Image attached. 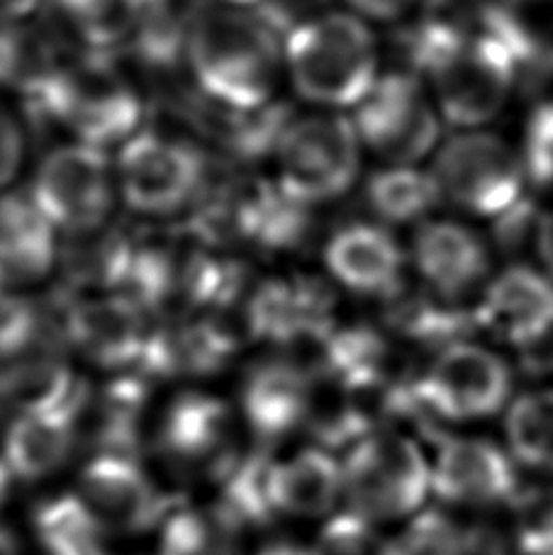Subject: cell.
Returning <instances> with one entry per match:
<instances>
[{
	"label": "cell",
	"mask_w": 553,
	"mask_h": 555,
	"mask_svg": "<svg viewBox=\"0 0 553 555\" xmlns=\"http://www.w3.org/2000/svg\"><path fill=\"white\" fill-rule=\"evenodd\" d=\"M318 375L308 365L279 356L246 373L242 416L263 443H273L310 422Z\"/></svg>",
	"instance_id": "obj_20"
},
{
	"label": "cell",
	"mask_w": 553,
	"mask_h": 555,
	"mask_svg": "<svg viewBox=\"0 0 553 555\" xmlns=\"http://www.w3.org/2000/svg\"><path fill=\"white\" fill-rule=\"evenodd\" d=\"M285 72L308 103L357 107L378 81V44L363 17L320 13L285 39Z\"/></svg>",
	"instance_id": "obj_4"
},
{
	"label": "cell",
	"mask_w": 553,
	"mask_h": 555,
	"mask_svg": "<svg viewBox=\"0 0 553 555\" xmlns=\"http://www.w3.org/2000/svg\"><path fill=\"white\" fill-rule=\"evenodd\" d=\"M466 529L449 514L422 509L408 519L402 533L390 541V555H463Z\"/></svg>",
	"instance_id": "obj_31"
},
{
	"label": "cell",
	"mask_w": 553,
	"mask_h": 555,
	"mask_svg": "<svg viewBox=\"0 0 553 555\" xmlns=\"http://www.w3.org/2000/svg\"><path fill=\"white\" fill-rule=\"evenodd\" d=\"M434 494L466 509H496L519 498L517 461L507 449L478 436L439 434L432 455Z\"/></svg>",
	"instance_id": "obj_14"
},
{
	"label": "cell",
	"mask_w": 553,
	"mask_h": 555,
	"mask_svg": "<svg viewBox=\"0 0 553 555\" xmlns=\"http://www.w3.org/2000/svg\"><path fill=\"white\" fill-rule=\"evenodd\" d=\"M502 8L517 10V13H546L553 0H496Z\"/></svg>",
	"instance_id": "obj_41"
},
{
	"label": "cell",
	"mask_w": 553,
	"mask_h": 555,
	"mask_svg": "<svg viewBox=\"0 0 553 555\" xmlns=\"http://www.w3.org/2000/svg\"><path fill=\"white\" fill-rule=\"evenodd\" d=\"M314 232V205L285 191L279 181L266 178L259 207H256L249 244L259 251H298Z\"/></svg>",
	"instance_id": "obj_28"
},
{
	"label": "cell",
	"mask_w": 553,
	"mask_h": 555,
	"mask_svg": "<svg viewBox=\"0 0 553 555\" xmlns=\"http://www.w3.org/2000/svg\"><path fill=\"white\" fill-rule=\"evenodd\" d=\"M519 152L531 191L553 195V95L541 98L529 111Z\"/></svg>",
	"instance_id": "obj_32"
},
{
	"label": "cell",
	"mask_w": 553,
	"mask_h": 555,
	"mask_svg": "<svg viewBox=\"0 0 553 555\" xmlns=\"http://www.w3.org/2000/svg\"><path fill=\"white\" fill-rule=\"evenodd\" d=\"M156 451L181 478L220 485L244 455L236 414L215 395L185 392L164 412Z\"/></svg>",
	"instance_id": "obj_12"
},
{
	"label": "cell",
	"mask_w": 553,
	"mask_h": 555,
	"mask_svg": "<svg viewBox=\"0 0 553 555\" xmlns=\"http://www.w3.org/2000/svg\"><path fill=\"white\" fill-rule=\"evenodd\" d=\"M512 402V371L498 351L473 339L432 356L414 375L410 420L439 436L441 424L496 416Z\"/></svg>",
	"instance_id": "obj_5"
},
{
	"label": "cell",
	"mask_w": 553,
	"mask_h": 555,
	"mask_svg": "<svg viewBox=\"0 0 553 555\" xmlns=\"http://www.w3.org/2000/svg\"><path fill=\"white\" fill-rule=\"evenodd\" d=\"M227 5H236V8H256V5H261L263 0H224Z\"/></svg>",
	"instance_id": "obj_43"
},
{
	"label": "cell",
	"mask_w": 553,
	"mask_h": 555,
	"mask_svg": "<svg viewBox=\"0 0 553 555\" xmlns=\"http://www.w3.org/2000/svg\"><path fill=\"white\" fill-rule=\"evenodd\" d=\"M74 42L88 52H113L130 47L140 0H44Z\"/></svg>",
	"instance_id": "obj_26"
},
{
	"label": "cell",
	"mask_w": 553,
	"mask_h": 555,
	"mask_svg": "<svg viewBox=\"0 0 553 555\" xmlns=\"http://www.w3.org/2000/svg\"><path fill=\"white\" fill-rule=\"evenodd\" d=\"M146 95L134 86L113 52H81L59 76L52 91L23 103L35 134L52 130L98 149L123 146L144 130Z\"/></svg>",
	"instance_id": "obj_2"
},
{
	"label": "cell",
	"mask_w": 553,
	"mask_h": 555,
	"mask_svg": "<svg viewBox=\"0 0 553 555\" xmlns=\"http://www.w3.org/2000/svg\"><path fill=\"white\" fill-rule=\"evenodd\" d=\"M273 502L279 517L330 519L344 504L342 455L308 446L273 463Z\"/></svg>",
	"instance_id": "obj_25"
},
{
	"label": "cell",
	"mask_w": 553,
	"mask_h": 555,
	"mask_svg": "<svg viewBox=\"0 0 553 555\" xmlns=\"http://www.w3.org/2000/svg\"><path fill=\"white\" fill-rule=\"evenodd\" d=\"M366 203L383 222L412 224L427 220L443 197L432 168L390 164L366 181Z\"/></svg>",
	"instance_id": "obj_27"
},
{
	"label": "cell",
	"mask_w": 553,
	"mask_h": 555,
	"mask_svg": "<svg viewBox=\"0 0 553 555\" xmlns=\"http://www.w3.org/2000/svg\"><path fill=\"white\" fill-rule=\"evenodd\" d=\"M256 555H314V551L308 546H300V543L295 541H273Z\"/></svg>",
	"instance_id": "obj_40"
},
{
	"label": "cell",
	"mask_w": 553,
	"mask_h": 555,
	"mask_svg": "<svg viewBox=\"0 0 553 555\" xmlns=\"http://www.w3.org/2000/svg\"><path fill=\"white\" fill-rule=\"evenodd\" d=\"M213 171L201 142L159 127H144L120 146L117 191L132 212L169 217L191 210Z\"/></svg>",
	"instance_id": "obj_8"
},
{
	"label": "cell",
	"mask_w": 553,
	"mask_h": 555,
	"mask_svg": "<svg viewBox=\"0 0 553 555\" xmlns=\"http://www.w3.org/2000/svg\"><path fill=\"white\" fill-rule=\"evenodd\" d=\"M74 402L66 408L13 414V420L5 424L3 449H0V459L8 465L13 480H44L62 470L74 451H78Z\"/></svg>",
	"instance_id": "obj_22"
},
{
	"label": "cell",
	"mask_w": 553,
	"mask_h": 555,
	"mask_svg": "<svg viewBox=\"0 0 553 555\" xmlns=\"http://www.w3.org/2000/svg\"><path fill=\"white\" fill-rule=\"evenodd\" d=\"M404 72L429 86L443 122L480 130L522 91L517 56L478 20L424 13L395 37Z\"/></svg>",
	"instance_id": "obj_1"
},
{
	"label": "cell",
	"mask_w": 553,
	"mask_h": 555,
	"mask_svg": "<svg viewBox=\"0 0 553 555\" xmlns=\"http://www.w3.org/2000/svg\"><path fill=\"white\" fill-rule=\"evenodd\" d=\"M432 173L443 203L488 222L535 193L519 146L486 127L443 139L434 152Z\"/></svg>",
	"instance_id": "obj_7"
},
{
	"label": "cell",
	"mask_w": 553,
	"mask_h": 555,
	"mask_svg": "<svg viewBox=\"0 0 553 555\" xmlns=\"http://www.w3.org/2000/svg\"><path fill=\"white\" fill-rule=\"evenodd\" d=\"M244 533L217 504L173 509L162 524L159 555H242Z\"/></svg>",
	"instance_id": "obj_29"
},
{
	"label": "cell",
	"mask_w": 553,
	"mask_h": 555,
	"mask_svg": "<svg viewBox=\"0 0 553 555\" xmlns=\"http://www.w3.org/2000/svg\"><path fill=\"white\" fill-rule=\"evenodd\" d=\"M59 263L56 227L29 191L0 195V273L20 291L44 281Z\"/></svg>",
	"instance_id": "obj_23"
},
{
	"label": "cell",
	"mask_w": 553,
	"mask_h": 555,
	"mask_svg": "<svg viewBox=\"0 0 553 555\" xmlns=\"http://www.w3.org/2000/svg\"><path fill=\"white\" fill-rule=\"evenodd\" d=\"M150 402V378L140 371L111 373L101 385L81 383L74 402L78 449L88 459L132 455L140 446L142 416Z\"/></svg>",
	"instance_id": "obj_19"
},
{
	"label": "cell",
	"mask_w": 553,
	"mask_h": 555,
	"mask_svg": "<svg viewBox=\"0 0 553 555\" xmlns=\"http://www.w3.org/2000/svg\"><path fill=\"white\" fill-rule=\"evenodd\" d=\"M344 504L373 524L417 517L434 494L432 459L395 429H381L342 455Z\"/></svg>",
	"instance_id": "obj_6"
},
{
	"label": "cell",
	"mask_w": 553,
	"mask_h": 555,
	"mask_svg": "<svg viewBox=\"0 0 553 555\" xmlns=\"http://www.w3.org/2000/svg\"><path fill=\"white\" fill-rule=\"evenodd\" d=\"M3 546H5V541H3V539H0V555H3Z\"/></svg>",
	"instance_id": "obj_45"
},
{
	"label": "cell",
	"mask_w": 553,
	"mask_h": 555,
	"mask_svg": "<svg viewBox=\"0 0 553 555\" xmlns=\"http://www.w3.org/2000/svg\"><path fill=\"white\" fill-rule=\"evenodd\" d=\"M25 156V127L0 103V191L13 183Z\"/></svg>",
	"instance_id": "obj_35"
},
{
	"label": "cell",
	"mask_w": 553,
	"mask_h": 555,
	"mask_svg": "<svg viewBox=\"0 0 553 555\" xmlns=\"http://www.w3.org/2000/svg\"><path fill=\"white\" fill-rule=\"evenodd\" d=\"M410 261L424 287L456 302L480 295L492 278V249L486 236L459 220L420 222Z\"/></svg>",
	"instance_id": "obj_18"
},
{
	"label": "cell",
	"mask_w": 553,
	"mask_h": 555,
	"mask_svg": "<svg viewBox=\"0 0 553 555\" xmlns=\"http://www.w3.org/2000/svg\"><path fill=\"white\" fill-rule=\"evenodd\" d=\"M422 3L424 0H347L353 15L373 20V23H395Z\"/></svg>",
	"instance_id": "obj_36"
},
{
	"label": "cell",
	"mask_w": 553,
	"mask_h": 555,
	"mask_svg": "<svg viewBox=\"0 0 553 555\" xmlns=\"http://www.w3.org/2000/svg\"><path fill=\"white\" fill-rule=\"evenodd\" d=\"M76 498L105 537H134L156 529L173 512L159 482L132 455L88 459L78 475Z\"/></svg>",
	"instance_id": "obj_13"
},
{
	"label": "cell",
	"mask_w": 553,
	"mask_h": 555,
	"mask_svg": "<svg viewBox=\"0 0 553 555\" xmlns=\"http://www.w3.org/2000/svg\"><path fill=\"white\" fill-rule=\"evenodd\" d=\"M441 120L427 83L404 68L378 76L353 115L361 144L388 164L402 166L420 164L437 152Z\"/></svg>",
	"instance_id": "obj_10"
},
{
	"label": "cell",
	"mask_w": 553,
	"mask_h": 555,
	"mask_svg": "<svg viewBox=\"0 0 553 555\" xmlns=\"http://www.w3.org/2000/svg\"><path fill=\"white\" fill-rule=\"evenodd\" d=\"M3 555H81V553H76L74 548L64 546V543L54 541L52 537H47V533L29 529L25 539L13 541V543L5 541Z\"/></svg>",
	"instance_id": "obj_37"
},
{
	"label": "cell",
	"mask_w": 553,
	"mask_h": 555,
	"mask_svg": "<svg viewBox=\"0 0 553 555\" xmlns=\"http://www.w3.org/2000/svg\"><path fill=\"white\" fill-rule=\"evenodd\" d=\"M188 68L217 101L259 107L275 101L285 68V37L259 8L213 5L193 35Z\"/></svg>",
	"instance_id": "obj_3"
},
{
	"label": "cell",
	"mask_w": 553,
	"mask_h": 555,
	"mask_svg": "<svg viewBox=\"0 0 553 555\" xmlns=\"http://www.w3.org/2000/svg\"><path fill=\"white\" fill-rule=\"evenodd\" d=\"M408 259L388 227L371 222L342 227L324 246V263L334 281L383 300L404 285Z\"/></svg>",
	"instance_id": "obj_21"
},
{
	"label": "cell",
	"mask_w": 553,
	"mask_h": 555,
	"mask_svg": "<svg viewBox=\"0 0 553 555\" xmlns=\"http://www.w3.org/2000/svg\"><path fill=\"white\" fill-rule=\"evenodd\" d=\"M81 52L86 49L42 3L37 13L0 27V88L20 103L44 98Z\"/></svg>",
	"instance_id": "obj_17"
},
{
	"label": "cell",
	"mask_w": 553,
	"mask_h": 555,
	"mask_svg": "<svg viewBox=\"0 0 553 555\" xmlns=\"http://www.w3.org/2000/svg\"><path fill=\"white\" fill-rule=\"evenodd\" d=\"M539 351H544V353H546V363H549V371L553 373V339H551V341H549V344L544 346V349H539ZM539 351H537V353H539Z\"/></svg>",
	"instance_id": "obj_44"
},
{
	"label": "cell",
	"mask_w": 553,
	"mask_h": 555,
	"mask_svg": "<svg viewBox=\"0 0 553 555\" xmlns=\"http://www.w3.org/2000/svg\"><path fill=\"white\" fill-rule=\"evenodd\" d=\"M531 251L537 256L539 269H544L553 278V205L541 210Z\"/></svg>",
	"instance_id": "obj_38"
},
{
	"label": "cell",
	"mask_w": 553,
	"mask_h": 555,
	"mask_svg": "<svg viewBox=\"0 0 553 555\" xmlns=\"http://www.w3.org/2000/svg\"><path fill=\"white\" fill-rule=\"evenodd\" d=\"M505 439L517 465L553 473V388L525 392L507 404Z\"/></svg>",
	"instance_id": "obj_30"
},
{
	"label": "cell",
	"mask_w": 553,
	"mask_h": 555,
	"mask_svg": "<svg viewBox=\"0 0 553 555\" xmlns=\"http://www.w3.org/2000/svg\"><path fill=\"white\" fill-rule=\"evenodd\" d=\"M312 551L314 555H390V541L378 537V524L347 507L324 519Z\"/></svg>",
	"instance_id": "obj_33"
},
{
	"label": "cell",
	"mask_w": 553,
	"mask_h": 555,
	"mask_svg": "<svg viewBox=\"0 0 553 555\" xmlns=\"http://www.w3.org/2000/svg\"><path fill=\"white\" fill-rule=\"evenodd\" d=\"M62 305L66 341L74 351L107 373L140 371L154 326L152 317L120 295L56 297Z\"/></svg>",
	"instance_id": "obj_16"
},
{
	"label": "cell",
	"mask_w": 553,
	"mask_h": 555,
	"mask_svg": "<svg viewBox=\"0 0 553 555\" xmlns=\"http://www.w3.org/2000/svg\"><path fill=\"white\" fill-rule=\"evenodd\" d=\"M478 330L512 349L531 351L553 339V278L529 263H510L492 273L476 297Z\"/></svg>",
	"instance_id": "obj_15"
},
{
	"label": "cell",
	"mask_w": 553,
	"mask_h": 555,
	"mask_svg": "<svg viewBox=\"0 0 553 555\" xmlns=\"http://www.w3.org/2000/svg\"><path fill=\"white\" fill-rule=\"evenodd\" d=\"M44 0H0V27L37 13Z\"/></svg>",
	"instance_id": "obj_39"
},
{
	"label": "cell",
	"mask_w": 553,
	"mask_h": 555,
	"mask_svg": "<svg viewBox=\"0 0 553 555\" xmlns=\"http://www.w3.org/2000/svg\"><path fill=\"white\" fill-rule=\"evenodd\" d=\"M10 488H13V475H10L3 459H0V512L5 509V504L10 500Z\"/></svg>",
	"instance_id": "obj_42"
},
{
	"label": "cell",
	"mask_w": 553,
	"mask_h": 555,
	"mask_svg": "<svg viewBox=\"0 0 553 555\" xmlns=\"http://www.w3.org/2000/svg\"><path fill=\"white\" fill-rule=\"evenodd\" d=\"M210 8L213 0H140L127 52L146 74L176 76L188 66L193 35Z\"/></svg>",
	"instance_id": "obj_24"
},
{
	"label": "cell",
	"mask_w": 553,
	"mask_h": 555,
	"mask_svg": "<svg viewBox=\"0 0 553 555\" xmlns=\"http://www.w3.org/2000/svg\"><path fill=\"white\" fill-rule=\"evenodd\" d=\"M361 137L349 117L337 113L295 117L275 152L279 181L310 205L349 193L361 171Z\"/></svg>",
	"instance_id": "obj_9"
},
{
	"label": "cell",
	"mask_w": 553,
	"mask_h": 555,
	"mask_svg": "<svg viewBox=\"0 0 553 555\" xmlns=\"http://www.w3.org/2000/svg\"><path fill=\"white\" fill-rule=\"evenodd\" d=\"M29 193L56 230L78 234L107 224L120 191L105 149L72 142L42 158Z\"/></svg>",
	"instance_id": "obj_11"
},
{
	"label": "cell",
	"mask_w": 553,
	"mask_h": 555,
	"mask_svg": "<svg viewBox=\"0 0 553 555\" xmlns=\"http://www.w3.org/2000/svg\"><path fill=\"white\" fill-rule=\"evenodd\" d=\"M519 555H553V485L522 490L512 504Z\"/></svg>",
	"instance_id": "obj_34"
}]
</instances>
